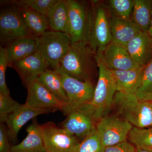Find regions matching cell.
Masks as SVG:
<instances>
[{"label": "cell", "instance_id": "obj_35", "mask_svg": "<svg viewBox=\"0 0 152 152\" xmlns=\"http://www.w3.org/2000/svg\"><path fill=\"white\" fill-rule=\"evenodd\" d=\"M136 152H150L147 151H144V150L136 148Z\"/></svg>", "mask_w": 152, "mask_h": 152}, {"label": "cell", "instance_id": "obj_27", "mask_svg": "<svg viewBox=\"0 0 152 152\" xmlns=\"http://www.w3.org/2000/svg\"><path fill=\"white\" fill-rule=\"evenodd\" d=\"M135 94L141 100L152 101V60L145 66L141 80Z\"/></svg>", "mask_w": 152, "mask_h": 152}, {"label": "cell", "instance_id": "obj_10", "mask_svg": "<svg viewBox=\"0 0 152 152\" xmlns=\"http://www.w3.org/2000/svg\"><path fill=\"white\" fill-rule=\"evenodd\" d=\"M58 72L61 76L68 99L67 104L61 111L64 114L69 110L91 103L95 89L91 81H82Z\"/></svg>", "mask_w": 152, "mask_h": 152}, {"label": "cell", "instance_id": "obj_33", "mask_svg": "<svg viewBox=\"0 0 152 152\" xmlns=\"http://www.w3.org/2000/svg\"><path fill=\"white\" fill-rule=\"evenodd\" d=\"M136 148L127 141L105 147L104 152H136Z\"/></svg>", "mask_w": 152, "mask_h": 152}, {"label": "cell", "instance_id": "obj_20", "mask_svg": "<svg viewBox=\"0 0 152 152\" xmlns=\"http://www.w3.org/2000/svg\"><path fill=\"white\" fill-rule=\"evenodd\" d=\"M10 66L13 63L37 52L34 36L19 38L7 44L5 47Z\"/></svg>", "mask_w": 152, "mask_h": 152}, {"label": "cell", "instance_id": "obj_19", "mask_svg": "<svg viewBox=\"0 0 152 152\" xmlns=\"http://www.w3.org/2000/svg\"><path fill=\"white\" fill-rule=\"evenodd\" d=\"M112 42L123 46L127 44L141 31L132 20H125L117 18L110 19Z\"/></svg>", "mask_w": 152, "mask_h": 152}, {"label": "cell", "instance_id": "obj_23", "mask_svg": "<svg viewBox=\"0 0 152 152\" xmlns=\"http://www.w3.org/2000/svg\"><path fill=\"white\" fill-rule=\"evenodd\" d=\"M152 1L135 0L132 21L140 31L148 32L151 23Z\"/></svg>", "mask_w": 152, "mask_h": 152}, {"label": "cell", "instance_id": "obj_1", "mask_svg": "<svg viewBox=\"0 0 152 152\" xmlns=\"http://www.w3.org/2000/svg\"><path fill=\"white\" fill-rule=\"evenodd\" d=\"M95 55L87 43H72L56 70L82 81H91V73Z\"/></svg>", "mask_w": 152, "mask_h": 152}, {"label": "cell", "instance_id": "obj_12", "mask_svg": "<svg viewBox=\"0 0 152 152\" xmlns=\"http://www.w3.org/2000/svg\"><path fill=\"white\" fill-rule=\"evenodd\" d=\"M95 55L110 70H128L141 66L132 58L126 47L112 42Z\"/></svg>", "mask_w": 152, "mask_h": 152}, {"label": "cell", "instance_id": "obj_22", "mask_svg": "<svg viewBox=\"0 0 152 152\" xmlns=\"http://www.w3.org/2000/svg\"><path fill=\"white\" fill-rule=\"evenodd\" d=\"M38 80L57 99L66 104L68 99L59 73L48 69L43 73Z\"/></svg>", "mask_w": 152, "mask_h": 152}, {"label": "cell", "instance_id": "obj_6", "mask_svg": "<svg viewBox=\"0 0 152 152\" xmlns=\"http://www.w3.org/2000/svg\"><path fill=\"white\" fill-rule=\"evenodd\" d=\"M68 9V23L66 33L72 43L88 44L90 6L80 1L66 0Z\"/></svg>", "mask_w": 152, "mask_h": 152}, {"label": "cell", "instance_id": "obj_5", "mask_svg": "<svg viewBox=\"0 0 152 152\" xmlns=\"http://www.w3.org/2000/svg\"><path fill=\"white\" fill-rule=\"evenodd\" d=\"M34 37L37 51L46 60L49 66L56 70L72 43L70 38L66 33L50 30Z\"/></svg>", "mask_w": 152, "mask_h": 152}, {"label": "cell", "instance_id": "obj_4", "mask_svg": "<svg viewBox=\"0 0 152 152\" xmlns=\"http://www.w3.org/2000/svg\"><path fill=\"white\" fill-rule=\"evenodd\" d=\"M107 12L97 1L91 2L88 44L95 54L112 42L110 20Z\"/></svg>", "mask_w": 152, "mask_h": 152}, {"label": "cell", "instance_id": "obj_16", "mask_svg": "<svg viewBox=\"0 0 152 152\" xmlns=\"http://www.w3.org/2000/svg\"><path fill=\"white\" fill-rule=\"evenodd\" d=\"M128 53L140 66L152 60V39L147 32H140L126 46Z\"/></svg>", "mask_w": 152, "mask_h": 152}, {"label": "cell", "instance_id": "obj_7", "mask_svg": "<svg viewBox=\"0 0 152 152\" xmlns=\"http://www.w3.org/2000/svg\"><path fill=\"white\" fill-rule=\"evenodd\" d=\"M61 127L81 142L96 128L97 121L90 104L68 111Z\"/></svg>", "mask_w": 152, "mask_h": 152}, {"label": "cell", "instance_id": "obj_34", "mask_svg": "<svg viewBox=\"0 0 152 152\" xmlns=\"http://www.w3.org/2000/svg\"><path fill=\"white\" fill-rule=\"evenodd\" d=\"M147 33H148L150 37H151V38L152 39V10L151 17V23H150L149 28L148 31V32Z\"/></svg>", "mask_w": 152, "mask_h": 152}, {"label": "cell", "instance_id": "obj_9", "mask_svg": "<svg viewBox=\"0 0 152 152\" xmlns=\"http://www.w3.org/2000/svg\"><path fill=\"white\" fill-rule=\"evenodd\" d=\"M41 126L47 152H75L80 142L73 135L52 122Z\"/></svg>", "mask_w": 152, "mask_h": 152}, {"label": "cell", "instance_id": "obj_18", "mask_svg": "<svg viewBox=\"0 0 152 152\" xmlns=\"http://www.w3.org/2000/svg\"><path fill=\"white\" fill-rule=\"evenodd\" d=\"M145 66L128 70H111L115 81L117 91L134 94L138 88Z\"/></svg>", "mask_w": 152, "mask_h": 152}, {"label": "cell", "instance_id": "obj_24", "mask_svg": "<svg viewBox=\"0 0 152 152\" xmlns=\"http://www.w3.org/2000/svg\"><path fill=\"white\" fill-rule=\"evenodd\" d=\"M20 9L24 23L33 36L39 35L50 29L46 16L31 9Z\"/></svg>", "mask_w": 152, "mask_h": 152}, {"label": "cell", "instance_id": "obj_32", "mask_svg": "<svg viewBox=\"0 0 152 152\" xmlns=\"http://www.w3.org/2000/svg\"><path fill=\"white\" fill-rule=\"evenodd\" d=\"M4 123H0V152H11L12 145Z\"/></svg>", "mask_w": 152, "mask_h": 152}, {"label": "cell", "instance_id": "obj_3", "mask_svg": "<svg viewBox=\"0 0 152 152\" xmlns=\"http://www.w3.org/2000/svg\"><path fill=\"white\" fill-rule=\"evenodd\" d=\"M94 58L99 68V77L90 105L98 122L106 116L113 105L114 97L117 91L111 71L105 66L96 55H94Z\"/></svg>", "mask_w": 152, "mask_h": 152}, {"label": "cell", "instance_id": "obj_28", "mask_svg": "<svg viewBox=\"0 0 152 152\" xmlns=\"http://www.w3.org/2000/svg\"><path fill=\"white\" fill-rule=\"evenodd\" d=\"M134 3L135 0H110L108 3V9L115 15L113 18L131 20Z\"/></svg>", "mask_w": 152, "mask_h": 152}, {"label": "cell", "instance_id": "obj_15", "mask_svg": "<svg viewBox=\"0 0 152 152\" xmlns=\"http://www.w3.org/2000/svg\"><path fill=\"white\" fill-rule=\"evenodd\" d=\"M10 67L16 71L25 85L28 82L38 78L48 69L49 65L46 60L37 51L13 63Z\"/></svg>", "mask_w": 152, "mask_h": 152}, {"label": "cell", "instance_id": "obj_26", "mask_svg": "<svg viewBox=\"0 0 152 152\" xmlns=\"http://www.w3.org/2000/svg\"><path fill=\"white\" fill-rule=\"evenodd\" d=\"M57 1V0H14L2 1L1 3L20 8L31 9L46 16L49 9Z\"/></svg>", "mask_w": 152, "mask_h": 152}, {"label": "cell", "instance_id": "obj_30", "mask_svg": "<svg viewBox=\"0 0 152 152\" xmlns=\"http://www.w3.org/2000/svg\"><path fill=\"white\" fill-rule=\"evenodd\" d=\"M20 104L10 95L0 93V123H6L9 117Z\"/></svg>", "mask_w": 152, "mask_h": 152}, {"label": "cell", "instance_id": "obj_25", "mask_svg": "<svg viewBox=\"0 0 152 152\" xmlns=\"http://www.w3.org/2000/svg\"><path fill=\"white\" fill-rule=\"evenodd\" d=\"M128 138L136 148L152 152V127L140 128L133 126Z\"/></svg>", "mask_w": 152, "mask_h": 152}, {"label": "cell", "instance_id": "obj_21", "mask_svg": "<svg viewBox=\"0 0 152 152\" xmlns=\"http://www.w3.org/2000/svg\"><path fill=\"white\" fill-rule=\"evenodd\" d=\"M50 30L66 33L68 23V9L66 0H57L46 15Z\"/></svg>", "mask_w": 152, "mask_h": 152}, {"label": "cell", "instance_id": "obj_14", "mask_svg": "<svg viewBox=\"0 0 152 152\" xmlns=\"http://www.w3.org/2000/svg\"><path fill=\"white\" fill-rule=\"evenodd\" d=\"M55 111L50 109H39L26 103L20 104L8 118L5 124L11 143L16 142L19 131L28 122L40 115Z\"/></svg>", "mask_w": 152, "mask_h": 152}, {"label": "cell", "instance_id": "obj_31", "mask_svg": "<svg viewBox=\"0 0 152 152\" xmlns=\"http://www.w3.org/2000/svg\"><path fill=\"white\" fill-rule=\"evenodd\" d=\"M10 66V62L5 48L0 47V93L10 95V90L6 81V72Z\"/></svg>", "mask_w": 152, "mask_h": 152}, {"label": "cell", "instance_id": "obj_2", "mask_svg": "<svg viewBox=\"0 0 152 152\" xmlns=\"http://www.w3.org/2000/svg\"><path fill=\"white\" fill-rule=\"evenodd\" d=\"M118 113L133 126L152 127V101L139 99L134 94L117 91L114 99Z\"/></svg>", "mask_w": 152, "mask_h": 152}, {"label": "cell", "instance_id": "obj_8", "mask_svg": "<svg viewBox=\"0 0 152 152\" xmlns=\"http://www.w3.org/2000/svg\"><path fill=\"white\" fill-rule=\"evenodd\" d=\"M132 125L122 118L106 116L98 121L96 129L104 147L127 141Z\"/></svg>", "mask_w": 152, "mask_h": 152}, {"label": "cell", "instance_id": "obj_13", "mask_svg": "<svg viewBox=\"0 0 152 152\" xmlns=\"http://www.w3.org/2000/svg\"><path fill=\"white\" fill-rule=\"evenodd\" d=\"M25 86L28 92L25 103L31 107L62 111L66 105L57 99L38 78L28 82Z\"/></svg>", "mask_w": 152, "mask_h": 152}, {"label": "cell", "instance_id": "obj_17", "mask_svg": "<svg viewBox=\"0 0 152 152\" xmlns=\"http://www.w3.org/2000/svg\"><path fill=\"white\" fill-rule=\"evenodd\" d=\"M27 128V135L20 143L13 145L11 152H47L41 125L37 118Z\"/></svg>", "mask_w": 152, "mask_h": 152}, {"label": "cell", "instance_id": "obj_29", "mask_svg": "<svg viewBox=\"0 0 152 152\" xmlns=\"http://www.w3.org/2000/svg\"><path fill=\"white\" fill-rule=\"evenodd\" d=\"M104 149L95 128L90 135L80 142L75 152H104Z\"/></svg>", "mask_w": 152, "mask_h": 152}, {"label": "cell", "instance_id": "obj_11", "mask_svg": "<svg viewBox=\"0 0 152 152\" xmlns=\"http://www.w3.org/2000/svg\"><path fill=\"white\" fill-rule=\"evenodd\" d=\"M33 36L23 21L20 10L18 7L9 6L0 12V41L7 44L24 37Z\"/></svg>", "mask_w": 152, "mask_h": 152}]
</instances>
